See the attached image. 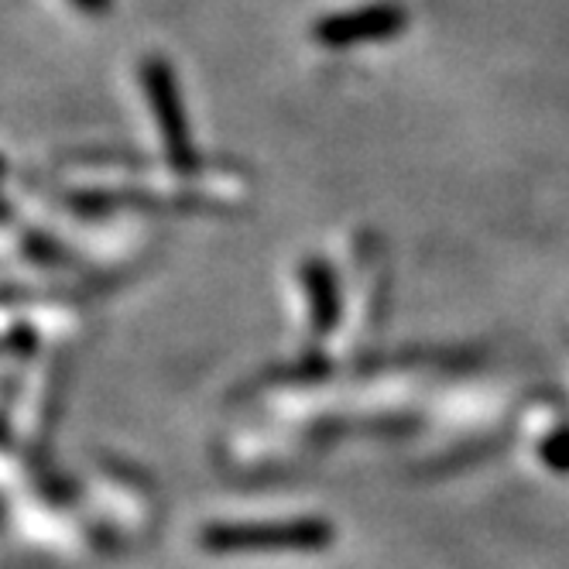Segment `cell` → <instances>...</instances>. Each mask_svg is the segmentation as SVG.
Segmentation results:
<instances>
[{
    "mask_svg": "<svg viewBox=\"0 0 569 569\" xmlns=\"http://www.w3.org/2000/svg\"><path fill=\"white\" fill-rule=\"evenodd\" d=\"M72 4L83 14H107V8L113 4V0H72Z\"/></svg>",
    "mask_w": 569,
    "mask_h": 569,
    "instance_id": "obj_5",
    "label": "cell"
},
{
    "mask_svg": "<svg viewBox=\"0 0 569 569\" xmlns=\"http://www.w3.org/2000/svg\"><path fill=\"white\" fill-rule=\"evenodd\" d=\"M302 281H306V299H309V327L312 337H322L337 327L340 316V296H337V278L333 268L322 261H309L302 268Z\"/></svg>",
    "mask_w": 569,
    "mask_h": 569,
    "instance_id": "obj_4",
    "label": "cell"
},
{
    "mask_svg": "<svg viewBox=\"0 0 569 569\" xmlns=\"http://www.w3.org/2000/svg\"><path fill=\"white\" fill-rule=\"evenodd\" d=\"M199 546L210 552H268L292 549L312 552L333 546V525L322 518H284V521H217L207 525Z\"/></svg>",
    "mask_w": 569,
    "mask_h": 569,
    "instance_id": "obj_1",
    "label": "cell"
},
{
    "mask_svg": "<svg viewBox=\"0 0 569 569\" xmlns=\"http://www.w3.org/2000/svg\"><path fill=\"white\" fill-rule=\"evenodd\" d=\"M141 83H144V97L154 117V128L166 141V151L176 166H186L192 158V144H189V124H186V110H182V97H179V83L176 72L169 66V59H144L141 66Z\"/></svg>",
    "mask_w": 569,
    "mask_h": 569,
    "instance_id": "obj_3",
    "label": "cell"
},
{
    "mask_svg": "<svg viewBox=\"0 0 569 569\" xmlns=\"http://www.w3.org/2000/svg\"><path fill=\"white\" fill-rule=\"evenodd\" d=\"M405 28H409V11L395 4V0H378V4L319 18L312 24V38L322 49H353L371 42H391Z\"/></svg>",
    "mask_w": 569,
    "mask_h": 569,
    "instance_id": "obj_2",
    "label": "cell"
}]
</instances>
